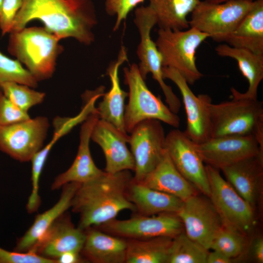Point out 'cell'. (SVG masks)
<instances>
[{
    "mask_svg": "<svg viewBox=\"0 0 263 263\" xmlns=\"http://www.w3.org/2000/svg\"><path fill=\"white\" fill-rule=\"evenodd\" d=\"M253 254L258 262H263V240L260 238L254 243L253 245Z\"/></svg>",
    "mask_w": 263,
    "mask_h": 263,
    "instance_id": "cell-41",
    "label": "cell"
},
{
    "mask_svg": "<svg viewBox=\"0 0 263 263\" xmlns=\"http://www.w3.org/2000/svg\"><path fill=\"white\" fill-rule=\"evenodd\" d=\"M172 214L141 215L124 220L114 219L101 226L107 232L130 239L173 238L183 232V225L176 214Z\"/></svg>",
    "mask_w": 263,
    "mask_h": 263,
    "instance_id": "cell-15",
    "label": "cell"
},
{
    "mask_svg": "<svg viewBox=\"0 0 263 263\" xmlns=\"http://www.w3.org/2000/svg\"><path fill=\"white\" fill-rule=\"evenodd\" d=\"M165 78L171 80L182 95L187 114V127L184 132L193 142L203 143L210 138L209 106L211 97L206 94L196 95L184 77L174 69L163 67Z\"/></svg>",
    "mask_w": 263,
    "mask_h": 263,
    "instance_id": "cell-16",
    "label": "cell"
},
{
    "mask_svg": "<svg viewBox=\"0 0 263 263\" xmlns=\"http://www.w3.org/2000/svg\"><path fill=\"white\" fill-rule=\"evenodd\" d=\"M195 147L204 162L217 169L257 155L263 158L260 145L253 134L210 138L203 143H195Z\"/></svg>",
    "mask_w": 263,
    "mask_h": 263,
    "instance_id": "cell-12",
    "label": "cell"
},
{
    "mask_svg": "<svg viewBox=\"0 0 263 263\" xmlns=\"http://www.w3.org/2000/svg\"><path fill=\"white\" fill-rule=\"evenodd\" d=\"M0 263H57V262L32 251L24 253L11 251L0 247Z\"/></svg>",
    "mask_w": 263,
    "mask_h": 263,
    "instance_id": "cell-37",
    "label": "cell"
},
{
    "mask_svg": "<svg viewBox=\"0 0 263 263\" xmlns=\"http://www.w3.org/2000/svg\"><path fill=\"white\" fill-rule=\"evenodd\" d=\"M129 199L143 215L176 214L183 201L173 195L150 188L132 179L128 189Z\"/></svg>",
    "mask_w": 263,
    "mask_h": 263,
    "instance_id": "cell-25",
    "label": "cell"
},
{
    "mask_svg": "<svg viewBox=\"0 0 263 263\" xmlns=\"http://www.w3.org/2000/svg\"><path fill=\"white\" fill-rule=\"evenodd\" d=\"M49 126L42 116L0 126V150L20 162L31 161L43 148Z\"/></svg>",
    "mask_w": 263,
    "mask_h": 263,
    "instance_id": "cell-11",
    "label": "cell"
},
{
    "mask_svg": "<svg viewBox=\"0 0 263 263\" xmlns=\"http://www.w3.org/2000/svg\"><path fill=\"white\" fill-rule=\"evenodd\" d=\"M216 53L223 57L234 59L243 76L247 79V91L240 94L244 97L258 99V89L263 79V55L255 54L249 50L223 44L215 49Z\"/></svg>",
    "mask_w": 263,
    "mask_h": 263,
    "instance_id": "cell-27",
    "label": "cell"
},
{
    "mask_svg": "<svg viewBox=\"0 0 263 263\" xmlns=\"http://www.w3.org/2000/svg\"><path fill=\"white\" fill-rule=\"evenodd\" d=\"M2 1V0H0V11Z\"/></svg>",
    "mask_w": 263,
    "mask_h": 263,
    "instance_id": "cell-43",
    "label": "cell"
},
{
    "mask_svg": "<svg viewBox=\"0 0 263 263\" xmlns=\"http://www.w3.org/2000/svg\"><path fill=\"white\" fill-rule=\"evenodd\" d=\"M128 61L127 49L122 46L117 58L109 64L107 70L111 83L110 89L104 94L102 100L96 108L99 119L110 123L124 134H127L124 116L125 101L128 93L121 87L118 73L120 66Z\"/></svg>",
    "mask_w": 263,
    "mask_h": 263,
    "instance_id": "cell-20",
    "label": "cell"
},
{
    "mask_svg": "<svg viewBox=\"0 0 263 263\" xmlns=\"http://www.w3.org/2000/svg\"><path fill=\"white\" fill-rule=\"evenodd\" d=\"M129 135L120 132L110 123L99 119L92 130L91 139L101 148L106 159L105 171L113 174L121 171H134L135 163L126 145Z\"/></svg>",
    "mask_w": 263,
    "mask_h": 263,
    "instance_id": "cell-18",
    "label": "cell"
},
{
    "mask_svg": "<svg viewBox=\"0 0 263 263\" xmlns=\"http://www.w3.org/2000/svg\"><path fill=\"white\" fill-rule=\"evenodd\" d=\"M22 4V0H2L0 11V29L2 35L10 32Z\"/></svg>",
    "mask_w": 263,
    "mask_h": 263,
    "instance_id": "cell-38",
    "label": "cell"
},
{
    "mask_svg": "<svg viewBox=\"0 0 263 263\" xmlns=\"http://www.w3.org/2000/svg\"><path fill=\"white\" fill-rule=\"evenodd\" d=\"M207 250L182 232L172 239L167 263H207Z\"/></svg>",
    "mask_w": 263,
    "mask_h": 263,
    "instance_id": "cell-30",
    "label": "cell"
},
{
    "mask_svg": "<svg viewBox=\"0 0 263 263\" xmlns=\"http://www.w3.org/2000/svg\"><path fill=\"white\" fill-rule=\"evenodd\" d=\"M160 28L184 30L189 28L188 16L200 0H149Z\"/></svg>",
    "mask_w": 263,
    "mask_h": 263,
    "instance_id": "cell-28",
    "label": "cell"
},
{
    "mask_svg": "<svg viewBox=\"0 0 263 263\" xmlns=\"http://www.w3.org/2000/svg\"><path fill=\"white\" fill-rule=\"evenodd\" d=\"M81 184L71 182L63 185L60 197L52 207L38 214L25 234L17 241L14 251H29L54 222L71 207L74 196Z\"/></svg>",
    "mask_w": 263,
    "mask_h": 263,
    "instance_id": "cell-21",
    "label": "cell"
},
{
    "mask_svg": "<svg viewBox=\"0 0 263 263\" xmlns=\"http://www.w3.org/2000/svg\"><path fill=\"white\" fill-rule=\"evenodd\" d=\"M130 133L128 143L135 163L133 180L140 183L162 159L166 151V135L160 121L154 119L139 122Z\"/></svg>",
    "mask_w": 263,
    "mask_h": 263,
    "instance_id": "cell-10",
    "label": "cell"
},
{
    "mask_svg": "<svg viewBox=\"0 0 263 263\" xmlns=\"http://www.w3.org/2000/svg\"><path fill=\"white\" fill-rule=\"evenodd\" d=\"M242 233L223 225L214 236L209 249L219 251L232 259L244 250V241Z\"/></svg>",
    "mask_w": 263,
    "mask_h": 263,
    "instance_id": "cell-32",
    "label": "cell"
},
{
    "mask_svg": "<svg viewBox=\"0 0 263 263\" xmlns=\"http://www.w3.org/2000/svg\"><path fill=\"white\" fill-rule=\"evenodd\" d=\"M254 0H229L221 3L200 1L191 13L189 25L214 41L225 42L251 10Z\"/></svg>",
    "mask_w": 263,
    "mask_h": 263,
    "instance_id": "cell-7",
    "label": "cell"
},
{
    "mask_svg": "<svg viewBox=\"0 0 263 263\" xmlns=\"http://www.w3.org/2000/svg\"><path fill=\"white\" fill-rule=\"evenodd\" d=\"M176 214L181 220L187 235L208 250L214 236L223 225L212 204L196 194L183 201Z\"/></svg>",
    "mask_w": 263,
    "mask_h": 263,
    "instance_id": "cell-14",
    "label": "cell"
},
{
    "mask_svg": "<svg viewBox=\"0 0 263 263\" xmlns=\"http://www.w3.org/2000/svg\"><path fill=\"white\" fill-rule=\"evenodd\" d=\"M80 254L85 260L95 263H125L127 241L89 227Z\"/></svg>",
    "mask_w": 263,
    "mask_h": 263,
    "instance_id": "cell-23",
    "label": "cell"
},
{
    "mask_svg": "<svg viewBox=\"0 0 263 263\" xmlns=\"http://www.w3.org/2000/svg\"><path fill=\"white\" fill-rule=\"evenodd\" d=\"M140 183L183 201L195 194L194 187L178 171L166 150L155 169Z\"/></svg>",
    "mask_w": 263,
    "mask_h": 263,
    "instance_id": "cell-24",
    "label": "cell"
},
{
    "mask_svg": "<svg viewBox=\"0 0 263 263\" xmlns=\"http://www.w3.org/2000/svg\"><path fill=\"white\" fill-rule=\"evenodd\" d=\"M57 263H77L83 262L80 252L69 251L62 254L57 259Z\"/></svg>",
    "mask_w": 263,
    "mask_h": 263,
    "instance_id": "cell-39",
    "label": "cell"
},
{
    "mask_svg": "<svg viewBox=\"0 0 263 263\" xmlns=\"http://www.w3.org/2000/svg\"><path fill=\"white\" fill-rule=\"evenodd\" d=\"M172 238L131 239L127 241L125 263H167Z\"/></svg>",
    "mask_w": 263,
    "mask_h": 263,
    "instance_id": "cell-29",
    "label": "cell"
},
{
    "mask_svg": "<svg viewBox=\"0 0 263 263\" xmlns=\"http://www.w3.org/2000/svg\"><path fill=\"white\" fill-rule=\"evenodd\" d=\"M31 118L18 108L0 91V126H7Z\"/></svg>",
    "mask_w": 263,
    "mask_h": 263,
    "instance_id": "cell-36",
    "label": "cell"
},
{
    "mask_svg": "<svg viewBox=\"0 0 263 263\" xmlns=\"http://www.w3.org/2000/svg\"><path fill=\"white\" fill-rule=\"evenodd\" d=\"M125 83L129 89V102L125 106L124 121L125 129L130 133L139 122L154 119L177 128L180 118L173 113L148 88L141 76L136 64L123 69Z\"/></svg>",
    "mask_w": 263,
    "mask_h": 263,
    "instance_id": "cell-6",
    "label": "cell"
},
{
    "mask_svg": "<svg viewBox=\"0 0 263 263\" xmlns=\"http://www.w3.org/2000/svg\"><path fill=\"white\" fill-rule=\"evenodd\" d=\"M209 36L193 28L171 30L159 28L155 41L162 57L163 67L178 71L188 84L203 76L196 63L197 48Z\"/></svg>",
    "mask_w": 263,
    "mask_h": 263,
    "instance_id": "cell-5",
    "label": "cell"
},
{
    "mask_svg": "<svg viewBox=\"0 0 263 263\" xmlns=\"http://www.w3.org/2000/svg\"><path fill=\"white\" fill-rule=\"evenodd\" d=\"M52 148L46 145L36 153L31 159L32 190L26 204V210L29 213L35 212L41 204L39 195V181L40 177Z\"/></svg>",
    "mask_w": 263,
    "mask_h": 263,
    "instance_id": "cell-34",
    "label": "cell"
},
{
    "mask_svg": "<svg viewBox=\"0 0 263 263\" xmlns=\"http://www.w3.org/2000/svg\"><path fill=\"white\" fill-rule=\"evenodd\" d=\"M225 42L263 55V0H254L253 7Z\"/></svg>",
    "mask_w": 263,
    "mask_h": 263,
    "instance_id": "cell-26",
    "label": "cell"
},
{
    "mask_svg": "<svg viewBox=\"0 0 263 263\" xmlns=\"http://www.w3.org/2000/svg\"><path fill=\"white\" fill-rule=\"evenodd\" d=\"M263 159L259 155L248 157L222 167L226 181L252 207L257 195L261 179Z\"/></svg>",
    "mask_w": 263,
    "mask_h": 263,
    "instance_id": "cell-22",
    "label": "cell"
},
{
    "mask_svg": "<svg viewBox=\"0 0 263 263\" xmlns=\"http://www.w3.org/2000/svg\"><path fill=\"white\" fill-rule=\"evenodd\" d=\"M35 19L60 39L71 38L86 45L94 41L98 21L92 0H22L10 33Z\"/></svg>",
    "mask_w": 263,
    "mask_h": 263,
    "instance_id": "cell-1",
    "label": "cell"
},
{
    "mask_svg": "<svg viewBox=\"0 0 263 263\" xmlns=\"http://www.w3.org/2000/svg\"><path fill=\"white\" fill-rule=\"evenodd\" d=\"M129 170L104 172L81 184L72 201L73 211L79 215L78 227L82 230L101 226L115 219L125 209L136 211L130 201L128 189L132 179Z\"/></svg>",
    "mask_w": 263,
    "mask_h": 263,
    "instance_id": "cell-2",
    "label": "cell"
},
{
    "mask_svg": "<svg viewBox=\"0 0 263 263\" xmlns=\"http://www.w3.org/2000/svg\"><path fill=\"white\" fill-rule=\"evenodd\" d=\"M208 2H213V3H221L223 2L229 0H205Z\"/></svg>",
    "mask_w": 263,
    "mask_h": 263,
    "instance_id": "cell-42",
    "label": "cell"
},
{
    "mask_svg": "<svg viewBox=\"0 0 263 263\" xmlns=\"http://www.w3.org/2000/svg\"><path fill=\"white\" fill-rule=\"evenodd\" d=\"M13 82L34 88L38 81L18 60L8 57L0 51V84Z\"/></svg>",
    "mask_w": 263,
    "mask_h": 263,
    "instance_id": "cell-33",
    "label": "cell"
},
{
    "mask_svg": "<svg viewBox=\"0 0 263 263\" xmlns=\"http://www.w3.org/2000/svg\"><path fill=\"white\" fill-rule=\"evenodd\" d=\"M133 21L140 37L136 51L139 60L137 65L139 73L144 80L148 74H151L160 85L169 108L177 113L181 107L180 101L171 87L164 81L162 57L150 36L152 28L157 24L156 16L148 5L142 6L135 9Z\"/></svg>",
    "mask_w": 263,
    "mask_h": 263,
    "instance_id": "cell-8",
    "label": "cell"
},
{
    "mask_svg": "<svg viewBox=\"0 0 263 263\" xmlns=\"http://www.w3.org/2000/svg\"><path fill=\"white\" fill-rule=\"evenodd\" d=\"M145 0H105V10L107 14L115 16L116 19L113 30L117 31L130 12Z\"/></svg>",
    "mask_w": 263,
    "mask_h": 263,
    "instance_id": "cell-35",
    "label": "cell"
},
{
    "mask_svg": "<svg viewBox=\"0 0 263 263\" xmlns=\"http://www.w3.org/2000/svg\"><path fill=\"white\" fill-rule=\"evenodd\" d=\"M0 91L18 108L26 113L32 107L41 103L45 97L43 92L13 82L0 84Z\"/></svg>",
    "mask_w": 263,
    "mask_h": 263,
    "instance_id": "cell-31",
    "label": "cell"
},
{
    "mask_svg": "<svg viewBox=\"0 0 263 263\" xmlns=\"http://www.w3.org/2000/svg\"><path fill=\"white\" fill-rule=\"evenodd\" d=\"M232 259L225 254L215 250L208 253L207 263H229Z\"/></svg>",
    "mask_w": 263,
    "mask_h": 263,
    "instance_id": "cell-40",
    "label": "cell"
},
{
    "mask_svg": "<svg viewBox=\"0 0 263 263\" xmlns=\"http://www.w3.org/2000/svg\"><path fill=\"white\" fill-rule=\"evenodd\" d=\"M85 237V231L75 227L65 212L54 222L29 251L57 261V258L66 252L80 253Z\"/></svg>",
    "mask_w": 263,
    "mask_h": 263,
    "instance_id": "cell-17",
    "label": "cell"
},
{
    "mask_svg": "<svg viewBox=\"0 0 263 263\" xmlns=\"http://www.w3.org/2000/svg\"><path fill=\"white\" fill-rule=\"evenodd\" d=\"M99 119L96 109L83 121L80 131V142L76 157L70 167L55 179L52 190L58 189L71 182L84 183L94 179L104 171L95 165L90 150V141L93 128Z\"/></svg>",
    "mask_w": 263,
    "mask_h": 263,
    "instance_id": "cell-19",
    "label": "cell"
},
{
    "mask_svg": "<svg viewBox=\"0 0 263 263\" xmlns=\"http://www.w3.org/2000/svg\"><path fill=\"white\" fill-rule=\"evenodd\" d=\"M230 101L209 106L210 138L253 134L263 150V105L258 99L242 96L231 89Z\"/></svg>",
    "mask_w": 263,
    "mask_h": 263,
    "instance_id": "cell-4",
    "label": "cell"
},
{
    "mask_svg": "<svg viewBox=\"0 0 263 263\" xmlns=\"http://www.w3.org/2000/svg\"><path fill=\"white\" fill-rule=\"evenodd\" d=\"M206 169L211 203L223 225L241 233L248 231L254 222L252 207L222 177L217 169L207 165Z\"/></svg>",
    "mask_w": 263,
    "mask_h": 263,
    "instance_id": "cell-9",
    "label": "cell"
},
{
    "mask_svg": "<svg viewBox=\"0 0 263 263\" xmlns=\"http://www.w3.org/2000/svg\"><path fill=\"white\" fill-rule=\"evenodd\" d=\"M165 148L178 171L194 187L209 197V181L195 143L184 132L175 129L166 135Z\"/></svg>",
    "mask_w": 263,
    "mask_h": 263,
    "instance_id": "cell-13",
    "label": "cell"
},
{
    "mask_svg": "<svg viewBox=\"0 0 263 263\" xmlns=\"http://www.w3.org/2000/svg\"><path fill=\"white\" fill-rule=\"evenodd\" d=\"M8 51L38 82L52 77L63 47L60 39L45 27L24 28L9 33Z\"/></svg>",
    "mask_w": 263,
    "mask_h": 263,
    "instance_id": "cell-3",
    "label": "cell"
}]
</instances>
